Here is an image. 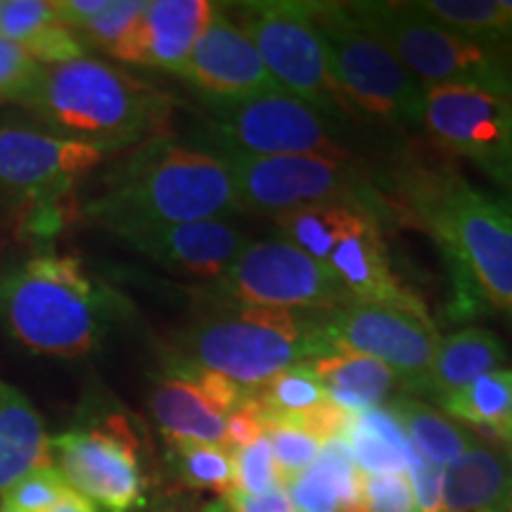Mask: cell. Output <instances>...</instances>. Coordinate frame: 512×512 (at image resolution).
I'll use <instances>...</instances> for the list:
<instances>
[{
  "instance_id": "obj_9",
  "label": "cell",
  "mask_w": 512,
  "mask_h": 512,
  "mask_svg": "<svg viewBox=\"0 0 512 512\" xmlns=\"http://www.w3.org/2000/svg\"><path fill=\"white\" fill-rule=\"evenodd\" d=\"M238 24L266 69L283 88L339 126L351 119L332 86L323 46L306 0H252L230 5Z\"/></svg>"
},
{
  "instance_id": "obj_19",
  "label": "cell",
  "mask_w": 512,
  "mask_h": 512,
  "mask_svg": "<svg viewBox=\"0 0 512 512\" xmlns=\"http://www.w3.org/2000/svg\"><path fill=\"white\" fill-rule=\"evenodd\" d=\"M216 5L207 0H152L136 36V64L183 74Z\"/></svg>"
},
{
  "instance_id": "obj_5",
  "label": "cell",
  "mask_w": 512,
  "mask_h": 512,
  "mask_svg": "<svg viewBox=\"0 0 512 512\" xmlns=\"http://www.w3.org/2000/svg\"><path fill=\"white\" fill-rule=\"evenodd\" d=\"M320 318L323 313L214 304L183 332L176 354L254 394L280 370L330 354Z\"/></svg>"
},
{
  "instance_id": "obj_6",
  "label": "cell",
  "mask_w": 512,
  "mask_h": 512,
  "mask_svg": "<svg viewBox=\"0 0 512 512\" xmlns=\"http://www.w3.org/2000/svg\"><path fill=\"white\" fill-rule=\"evenodd\" d=\"M313 24L332 86L351 119L392 128H422V83L392 48L356 17L349 3H313Z\"/></svg>"
},
{
  "instance_id": "obj_38",
  "label": "cell",
  "mask_w": 512,
  "mask_h": 512,
  "mask_svg": "<svg viewBox=\"0 0 512 512\" xmlns=\"http://www.w3.org/2000/svg\"><path fill=\"white\" fill-rule=\"evenodd\" d=\"M38 72L41 67L17 43L0 38V98L17 100Z\"/></svg>"
},
{
  "instance_id": "obj_36",
  "label": "cell",
  "mask_w": 512,
  "mask_h": 512,
  "mask_svg": "<svg viewBox=\"0 0 512 512\" xmlns=\"http://www.w3.org/2000/svg\"><path fill=\"white\" fill-rule=\"evenodd\" d=\"M235 460V489L245 494H264L273 486H283L275 467L271 446L266 437L256 439L240 451H233Z\"/></svg>"
},
{
  "instance_id": "obj_1",
  "label": "cell",
  "mask_w": 512,
  "mask_h": 512,
  "mask_svg": "<svg viewBox=\"0 0 512 512\" xmlns=\"http://www.w3.org/2000/svg\"><path fill=\"white\" fill-rule=\"evenodd\" d=\"M396 190L406 214L444 252L460 311L494 306L512 320V202L448 166H408Z\"/></svg>"
},
{
  "instance_id": "obj_12",
  "label": "cell",
  "mask_w": 512,
  "mask_h": 512,
  "mask_svg": "<svg viewBox=\"0 0 512 512\" xmlns=\"http://www.w3.org/2000/svg\"><path fill=\"white\" fill-rule=\"evenodd\" d=\"M422 128L472 162L512 202V98L463 86H422Z\"/></svg>"
},
{
  "instance_id": "obj_7",
  "label": "cell",
  "mask_w": 512,
  "mask_h": 512,
  "mask_svg": "<svg viewBox=\"0 0 512 512\" xmlns=\"http://www.w3.org/2000/svg\"><path fill=\"white\" fill-rule=\"evenodd\" d=\"M422 86H463L512 98V48L444 27L415 3H349Z\"/></svg>"
},
{
  "instance_id": "obj_34",
  "label": "cell",
  "mask_w": 512,
  "mask_h": 512,
  "mask_svg": "<svg viewBox=\"0 0 512 512\" xmlns=\"http://www.w3.org/2000/svg\"><path fill=\"white\" fill-rule=\"evenodd\" d=\"M72 486L55 465L38 467L8 489L0 491V512H46L60 501Z\"/></svg>"
},
{
  "instance_id": "obj_29",
  "label": "cell",
  "mask_w": 512,
  "mask_h": 512,
  "mask_svg": "<svg viewBox=\"0 0 512 512\" xmlns=\"http://www.w3.org/2000/svg\"><path fill=\"white\" fill-rule=\"evenodd\" d=\"M446 415L512 448V370H491L441 403Z\"/></svg>"
},
{
  "instance_id": "obj_16",
  "label": "cell",
  "mask_w": 512,
  "mask_h": 512,
  "mask_svg": "<svg viewBox=\"0 0 512 512\" xmlns=\"http://www.w3.org/2000/svg\"><path fill=\"white\" fill-rule=\"evenodd\" d=\"M181 76L207 102L249 98L280 88L254 43L221 5H216Z\"/></svg>"
},
{
  "instance_id": "obj_22",
  "label": "cell",
  "mask_w": 512,
  "mask_h": 512,
  "mask_svg": "<svg viewBox=\"0 0 512 512\" xmlns=\"http://www.w3.org/2000/svg\"><path fill=\"white\" fill-rule=\"evenodd\" d=\"M285 489L299 512H366L361 470L339 437L325 441L316 463L285 484Z\"/></svg>"
},
{
  "instance_id": "obj_4",
  "label": "cell",
  "mask_w": 512,
  "mask_h": 512,
  "mask_svg": "<svg viewBox=\"0 0 512 512\" xmlns=\"http://www.w3.org/2000/svg\"><path fill=\"white\" fill-rule=\"evenodd\" d=\"M15 102L53 136L105 155L162 136L174 107L155 86L93 57L41 67Z\"/></svg>"
},
{
  "instance_id": "obj_24",
  "label": "cell",
  "mask_w": 512,
  "mask_h": 512,
  "mask_svg": "<svg viewBox=\"0 0 512 512\" xmlns=\"http://www.w3.org/2000/svg\"><path fill=\"white\" fill-rule=\"evenodd\" d=\"M505 347L491 330L465 328L441 337L425 394L439 406L505 361Z\"/></svg>"
},
{
  "instance_id": "obj_8",
  "label": "cell",
  "mask_w": 512,
  "mask_h": 512,
  "mask_svg": "<svg viewBox=\"0 0 512 512\" xmlns=\"http://www.w3.org/2000/svg\"><path fill=\"white\" fill-rule=\"evenodd\" d=\"M219 152L230 166L242 211L275 219L311 204H347L380 221L392 216L387 197L377 192L375 183L349 157H252L228 150Z\"/></svg>"
},
{
  "instance_id": "obj_18",
  "label": "cell",
  "mask_w": 512,
  "mask_h": 512,
  "mask_svg": "<svg viewBox=\"0 0 512 512\" xmlns=\"http://www.w3.org/2000/svg\"><path fill=\"white\" fill-rule=\"evenodd\" d=\"M328 264L347 287L351 302L430 316L425 302L392 271L382 240V221H363L349 238L339 242Z\"/></svg>"
},
{
  "instance_id": "obj_11",
  "label": "cell",
  "mask_w": 512,
  "mask_h": 512,
  "mask_svg": "<svg viewBox=\"0 0 512 512\" xmlns=\"http://www.w3.org/2000/svg\"><path fill=\"white\" fill-rule=\"evenodd\" d=\"M207 105L211 112L207 140L219 150L252 157H349L337 138V126L283 88Z\"/></svg>"
},
{
  "instance_id": "obj_41",
  "label": "cell",
  "mask_w": 512,
  "mask_h": 512,
  "mask_svg": "<svg viewBox=\"0 0 512 512\" xmlns=\"http://www.w3.org/2000/svg\"><path fill=\"white\" fill-rule=\"evenodd\" d=\"M46 512H100L98 505L93 501H88L86 496H81L79 491L69 489L60 501H57L53 508H48Z\"/></svg>"
},
{
  "instance_id": "obj_14",
  "label": "cell",
  "mask_w": 512,
  "mask_h": 512,
  "mask_svg": "<svg viewBox=\"0 0 512 512\" xmlns=\"http://www.w3.org/2000/svg\"><path fill=\"white\" fill-rule=\"evenodd\" d=\"M50 456L67 484L105 512L143 505V467L133 432L121 418L50 437Z\"/></svg>"
},
{
  "instance_id": "obj_35",
  "label": "cell",
  "mask_w": 512,
  "mask_h": 512,
  "mask_svg": "<svg viewBox=\"0 0 512 512\" xmlns=\"http://www.w3.org/2000/svg\"><path fill=\"white\" fill-rule=\"evenodd\" d=\"M60 24L55 3L46 0H0V38L27 46L43 31Z\"/></svg>"
},
{
  "instance_id": "obj_37",
  "label": "cell",
  "mask_w": 512,
  "mask_h": 512,
  "mask_svg": "<svg viewBox=\"0 0 512 512\" xmlns=\"http://www.w3.org/2000/svg\"><path fill=\"white\" fill-rule=\"evenodd\" d=\"M361 491L366 512H420L406 472H384V475L361 472Z\"/></svg>"
},
{
  "instance_id": "obj_20",
  "label": "cell",
  "mask_w": 512,
  "mask_h": 512,
  "mask_svg": "<svg viewBox=\"0 0 512 512\" xmlns=\"http://www.w3.org/2000/svg\"><path fill=\"white\" fill-rule=\"evenodd\" d=\"M512 475V448L475 439L441 472L439 512H501Z\"/></svg>"
},
{
  "instance_id": "obj_42",
  "label": "cell",
  "mask_w": 512,
  "mask_h": 512,
  "mask_svg": "<svg viewBox=\"0 0 512 512\" xmlns=\"http://www.w3.org/2000/svg\"><path fill=\"white\" fill-rule=\"evenodd\" d=\"M501 512H512V475H510L508 494H505V501H503V510Z\"/></svg>"
},
{
  "instance_id": "obj_28",
  "label": "cell",
  "mask_w": 512,
  "mask_h": 512,
  "mask_svg": "<svg viewBox=\"0 0 512 512\" xmlns=\"http://www.w3.org/2000/svg\"><path fill=\"white\" fill-rule=\"evenodd\" d=\"M387 408L399 420L413 451H418L422 458L441 470L463 456L477 439L475 434L456 425L446 413L411 396H399Z\"/></svg>"
},
{
  "instance_id": "obj_32",
  "label": "cell",
  "mask_w": 512,
  "mask_h": 512,
  "mask_svg": "<svg viewBox=\"0 0 512 512\" xmlns=\"http://www.w3.org/2000/svg\"><path fill=\"white\" fill-rule=\"evenodd\" d=\"M171 463L185 484L226 496L235 489L233 451L200 441H171Z\"/></svg>"
},
{
  "instance_id": "obj_30",
  "label": "cell",
  "mask_w": 512,
  "mask_h": 512,
  "mask_svg": "<svg viewBox=\"0 0 512 512\" xmlns=\"http://www.w3.org/2000/svg\"><path fill=\"white\" fill-rule=\"evenodd\" d=\"M415 5L467 38L512 48V0H425Z\"/></svg>"
},
{
  "instance_id": "obj_23",
  "label": "cell",
  "mask_w": 512,
  "mask_h": 512,
  "mask_svg": "<svg viewBox=\"0 0 512 512\" xmlns=\"http://www.w3.org/2000/svg\"><path fill=\"white\" fill-rule=\"evenodd\" d=\"M48 465L53 456L41 415L17 387L0 380V491Z\"/></svg>"
},
{
  "instance_id": "obj_39",
  "label": "cell",
  "mask_w": 512,
  "mask_h": 512,
  "mask_svg": "<svg viewBox=\"0 0 512 512\" xmlns=\"http://www.w3.org/2000/svg\"><path fill=\"white\" fill-rule=\"evenodd\" d=\"M441 467L432 465L418 451H411L408 458V482H411L415 505L420 512H439L441 510Z\"/></svg>"
},
{
  "instance_id": "obj_3",
  "label": "cell",
  "mask_w": 512,
  "mask_h": 512,
  "mask_svg": "<svg viewBox=\"0 0 512 512\" xmlns=\"http://www.w3.org/2000/svg\"><path fill=\"white\" fill-rule=\"evenodd\" d=\"M119 316V294L72 254H34L0 266V325L29 354H93Z\"/></svg>"
},
{
  "instance_id": "obj_33",
  "label": "cell",
  "mask_w": 512,
  "mask_h": 512,
  "mask_svg": "<svg viewBox=\"0 0 512 512\" xmlns=\"http://www.w3.org/2000/svg\"><path fill=\"white\" fill-rule=\"evenodd\" d=\"M264 437L271 446L280 484H290L316 463L325 441L306 425L287 420H264Z\"/></svg>"
},
{
  "instance_id": "obj_21",
  "label": "cell",
  "mask_w": 512,
  "mask_h": 512,
  "mask_svg": "<svg viewBox=\"0 0 512 512\" xmlns=\"http://www.w3.org/2000/svg\"><path fill=\"white\" fill-rule=\"evenodd\" d=\"M150 411L169 444L200 441L228 448V418L188 377L166 373L152 389Z\"/></svg>"
},
{
  "instance_id": "obj_2",
  "label": "cell",
  "mask_w": 512,
  "mask_h": 512,
  "mask_svg": "<svg viewBox=\"0 0 512 512\" xmlns=\"http://www.w3.org/2000/svg\"><path fill=\"white\" fill-rule=\"evenodd\" d=\"M238 207L226 157L209 140L162 133L133 147L102 176L83 214L110 233L226 219Z\"/></svg>"
},
{
  "instance_id": "obj_40",
  "label": "cell",
  "mask_w": 512,
  "mask_h": 512,
  "mask_svg": "<svg viewBox=\"0 0 512 512\" xmlns=\"http://www.w3.org/2000/svg\"><path fill=\"white\" fill-rule=\"evenodd\" d=\"M228 512H297L285 486H273L264 494H245V491H228L223 496Z\"/></svg>"
},
{
  "instance_id": "obj_25",
  "label": "cell",
  "mask_w": 512,
  "mask_h": 512,
  "mask_svg": "<svg viewBox=\"0 0 512 512\" xmlns=\"http://www.w3.org/2000/svg\"><path fill=\"white\" fill-rule=\"evenodd\" d=\"M311 368L328 389L332 403L354 415L380 406L399 384L384 363L358 354H328L311 361Z\"/></svg>"
},
{
  "instance_id": "obj_10",
  "label": "cell",
  "mask_w": 512,
  "mask_h": 512,
  "mask_svg": "<svg viewBox=\"0 0 512 512\" xmlns=\"http://www.w3.org/2000/svg\"><path fill=\"white\" fill-rule=\"evenodd\" d=\"M214 304L256 306L299 313H330L351 297L330 264L287 240L247 242L209 290Z\"/></svg>"
},
{
  "instance_id": "obj_26",
  "label": "cell",
  "mask_w": 512,
  "mask_h": 512,
  "mask_svg": "<svg viewBox=\"0 0 512 512\" xmlns=\"http://www.w3.org/2000/svg\"><path fill=\"white\" fill-rule=\"evenodd\" d=\"M351 458L363 475L406 472L411 458V441L389 408L375 406L351 415L342 437Z\"/></svg>"
},
{
  "instance_id": "obj_13",
  "label": "cell",
  "mask_w": 512,
  "mask_h": 512,
  "mask_svg": "<svg viewBox=\"0 0 512 512\" xmlns=\"http://www.w3.org/2000/svg\"><path fill=\"white\" fill-rule=\"evenodd\" d=\"M320 335L330 354H358L384 363L403 392L411 394H425L441 339L430 316L358 302L323 313Z\"/></svg>"
},
{
  "instance_id": "obj_15",
  "label": "cell",
  "mask_w": 512,
  "mask_h": 512,
  "mask_svg": "<svg viewBox=\"0 0 512 512\" xmlns=\"http://www.w3.org/2000/svg\"><path fill=\"white\" fill-rule=\"evenodd\" d=\"M105 157L98 147L53 136L38 124L0 121V195L53 209Z\"/></svg>"
},
{
  "instance_id": "obj_43",
  "label": "cell",
  "mask_w": 512,
  "mask_h": 512,
  "mask_svg": "<svg viewBox=\"0 0 512 512\" xmlns=\"http://www.w3.org/2000/svg\"><path fill=\"white\" fill-rule=\"evenodd\" d=\"M202 512H228V510H226V505H223L221 501H216V503H209Z\"/></svg>"
},
{
  "instance_id": "obj_27",
  "label": "cell",
  "mask_w": 512,
  "mask_h": 512,
  "mask_svg": "<svg viewBox=\"0 0 512 512\" xmlns=\"http://www.w3.org/2000/svg\"><path fill=\"white\" fill-rule=\"evenodd\" d=\"M368 219H375V216L347 207V204H311V207L275 216L273 223L290 245L328 264L339 242L349 238Z\"/></svg>"
},
{
  "instance_id": "obj_17",
  "label": "cell",
  "mask_w": 512,
  "mask_h": 512,
  "mask_svg": "<svg viewBox=\"0 0 512 512\" xmlns=\"http://www.w3.org/2000/svg\"><path fill=\"white\" fill-rule=\"evenodd\" d=\"M114 238L166 271L202 280H219L249 242L238 226L223 219L128 228Z\"/></svg>"
},
{
  "instance_id": "obj_31",
  "label": "cell",
  "mask_w": 512,
  "mask_h": 512,
  "mask_svg": "<svg viewBox=\"0 0 512 512\" xmlns=\"http://www.w3.org/2000/svg\"><path fill=\"white\" fill-rule=\"evenodd\" d=\"M143 0H107L98 15L74 29L83 46H93L124 64H136V36L145 12Z\"/></svg>"
}]
</instances>
